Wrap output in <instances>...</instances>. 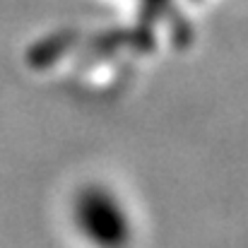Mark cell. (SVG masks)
<instances>
[{
  "instance_id": "obj_1",
  "label": "cell",
  "mask_w": 248,
  "mask_h": 248,
  "mask_svg": "<svg viewBox=\"0 0 248 248\" xmlns=\"http://www.w3.org/2000/svg\"><path fill=\"white\" fill-rule=\"evenodd\" d=\"M70 224L87 248H130L135 217L125 198L108 183L87 181L70 198Z\"/></svg>"
}]
</instances>
